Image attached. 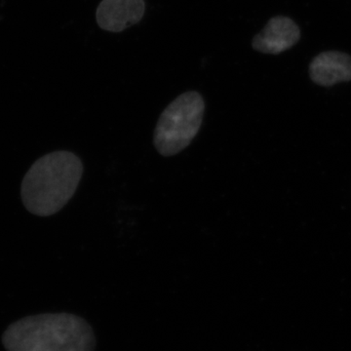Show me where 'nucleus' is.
I'll return each mask as SVG.
<instances>
[{"mask_svg": "<svg viewBox=\"0 0 351 351\" xmlns=\"http://www.w3.org/2000/svg\"><path fill=\"white\" fill-rule=\"evenodd\" d=\"M7 351H94L96 338L87 321L71 313L27 316L7 328Z\"/></svg>", "mask_w": 351, "mask_h": 351, "instance_id": "1", "label": "nucleus"}, {"mask_svg": "<svg viewBox=\"0 0 351 351\" xmlns=\"http://www.w3.org/2000/svg\"><path fill=\"white\" fill-rule=\"evenodd\" d=\"M82 174V160L73 152H55L41 157L23 180L25 207L36 216L58 213L75 195Z\"/></svg>", "mask_w": 351, "mask_h": 351, "instance_id": "2", "label": "nucleus"}, {"mask_svg": "<svg viewBox=\"0 0 351 351\" xmlns=\"http://www.w3.org/2000/svg\"><path fill=\"white\" fill-rule=\"evenodd\" d=\"M205 104L198 92L180 95L161 113L154 143L163 156H173L188 147L202 125Z\"/></svg>", "mask_w": 351, "mask_h": 351, "instance_id": "3", "label": "nucleus"}, {"mask_svg": "<svg viewBox=\"0 0 351 351\" xmlns=\"http://www.w3.org/2000/svg\"><path fill=\"white\" fill-rule=\"evenodd\" d=\"M301 38L294 21L285 16L271 18L262 32L252 40V47L263 54L278 55L291 49Z\"/></svg>", "mask_w": 351, "mask_h": 351, "instance_id": "4", "label": "nucleus"}, {"mask_svg": "<svg viewBox=\"0 0 351 351\" xmlns=\"http://www.w3.org/2000/svg\"><path fill=\"white\" fill-rule=\"evenodd\" d=\"M145 12V0H101L96 20L104 31L121 32L141 22Z\"/></svg>", "mask_w": 351, "mask_h": 351, "instance_id": "5", "label": "nucleus"}, {"mask_svg": "<svg viewBox=\"0 0 351 351\" xmlns=\"http://www.w3.org/2000/svg\"><path fill=\"white\" fill-rule=\"evenodd\" d=\"M309 75L315 84L324 87L351 82V56L339 51L320 53L309 64Z\"/></svg>", "mask_w": 351, "mask_h": 351, "instance_id": "6", "label": "nucleus"}]
</instances>
